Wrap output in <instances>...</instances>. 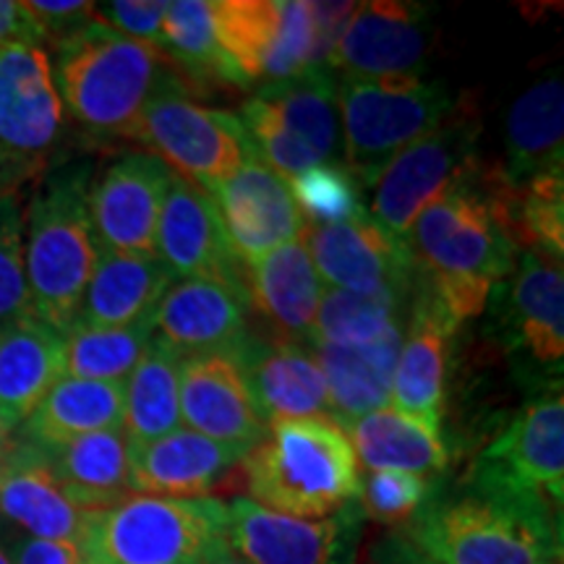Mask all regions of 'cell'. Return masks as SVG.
<instances>
[{"label":"cell","instance_id":"1","mask_svg":"<svg viewBox=\"0 0 564 564\" xmlns=\"http://www.w3.org/2000/svg\"><path fill=\"white\" fill-rule=\"evenodd\" d=\"M405 246L413 262V291L426 295L455 327L484 314L494 288L512 274L518 253L478 165L423 207Z\"/></svg>","mask_w":564,"mask_h":564},{"label":"cell","instance_id":"2","mask_svg":"<svg viewBox=\"0 0 564 564\" xmlns=\"http://www.w3.org/2000/svg\"><path fill=\"white\" fill-rule=\"evenodd\" d=\"M400 535L432 564H562V510L470 476L429 491Z\"/></svg>","mask_w":564,"mask_h":564},{"label":"cell","instance_id":"3","mask_svg":"<svg viewBox=\"0 0 564 564\" xmlns=\"http://www.w3.org/2000/svg\"><path fill=\"white\" fill-rule=\"evenodd\" d=\"M61 105L95 139H131L147 102L173 74L160 47L123 37L91 19L55 45L51 63Z\"/></svg>","mask_w":564,"mask_h":564},{"label":"cell","instance_id":"4","mask_svg":"<svg viewBox=\"0 0 564 564\" xmlns=\"http://www.w3.org/2000/svg\"><path fill=\"white\" fill-rule=\"evenodd\" d=\"M241 470L251 502L295 518H327L361 494L358 457L329 415L270 423Z\"/></svg>","mask_w":564,"mask_h":564},{"label":"cell","instance_id":"5","mask_svg":"<svg viewBox=\"0 0 564 564\" xmlns=\"http://www.w3.org/2000/svg\"><path fill=\"white\" fill-rule=\"evenodd\" d=\"M91 167L66 165L42 181L24 220V267L32 312L66 335L100 259L89 215Z\"/></svg>","mask_w":564,"mask_h":564},{"label":"cell","instance_id":"6","mask_svg":"<svg viewBox=\"0 0 564 564\" xmlns=\"http://www.w3.org/2000/svg\"><path fill=\"white\" fill-rule=\"evenodd\" d=\"M337 100L343 167L364 188L377 183L394 154L440 129L457 108L447 84L423 79H343Z\"/></svg>","mask_w":564,"mask_h":564},{"label":"cell","instance_id":"7","mask_svg":"<svg viewBox=\"0 0 564 564\" xmlns=\"http://www.w3.org/2000/svg\"><path fill=\"white\" fill-rule=\"evenodd\" d=\"M220 499L131 494L91 512L79 546L84 564H196L220 535Z\"/></svg>","mask_w":564,"mask_h":564},{"label":"cell","instance_id":"8","mask_svg":"<svg viewBox=\"0 0 564 564\" xmlns=\"http://www.w3.org/2000/svg\"><path fill=\"white\" fill-rule=\"evenodd\" d=\"M133 141L204 192L230 178L253 154L241 118L196 102L178 70L147 102Z\"/></svg>","mask_w":564,"mask_h":564},{"label":"cell","instance_id":"9","mask_svg":"<svg viewBox=\"0 0 564 564\" xmlns=\"http://www.w3.org/2000/svg\"><path fill=\"white\" fill-rule=\"evenodd\" d=\"M63 131V105L42 47H0V196L47 167Z\"/></svg>","mask_w":564,"mask_h":564},{"label":"cell","instance_id":"10","mask_svg":"<svg viewBox=\"0 0 564 564\" xmlns=\"http://www.w3.org/2000/svg\"><path fill=\"white\" fill-rule=\"evenodd\" d=\"M478 133H481L478 112L468 105H457L440 129L394 154L371 186V220L392 238L405 241L423 207H429L436 196L478 165Z\"/></svg>","mask_w":564,"mask_h":564},{"label":"cell","instance_id":"11","mask_svg":"<svg viewBox=\"0 0 564 564\" xmlns=\"http://www.w3.org/2000/svg\"><path fill=\"white\" fill-rule=\"evenodd\" d=\"M217 45L241 87L314 68V19L301 0H212Z\"/></svg>","mask_w":564,"mask_h":564},{"label":"cell","instance_id":"12","mask_svg":"<svg viewBox=\"0 0 564 564\" xmlns=\"http://www.w3.org/2000/svg\"><path fill=\"white\" fill-rule=\"evenodd\" d=\"M364 518L358 499L327 518H295L238 497L225 505L220 539L246 564H356Z\"/></svg>","mask_w":564,"mask_h":564},{"label":"cell","instance_id":"13","mask_svg":"<svg viewBox=\"0 0 564 564\" xmlns=\"http://www.w3.org/2000/svg\"><path fill=\"white\" fill-rule=\"evenodd\" d=\"M432 11L419 3H358L327 68L343 79H421L432 51Z\"/></svg>","mask_w":564,"mask_h":564},{"label":"cell","instance_id":"14","mask_svg":"<svg viewBox=\"0 0 564 564\" xmlns=\"http://www.w3.org/2000/svg\"><path fill=\"white\" fill-rule=\"evenodd\" d=\"M470 478L520 494H539L562 510L564 400L560 387L518 413L512 426L478 455Z\"/></svg>","mask_w":564,"mask_h":564},{"label":"cell","instance_id":"15","mask_svg":"<svg viewBox=\"0 0 564 564\" xmlns=\"http://www.w3.org/2000/svg\"><path fill=\"white\" fill-rule=\"evenodd\" d=\"M246 285L225 278H188L162 295L154 312V340L175 356L230 352L249 337Z\"/></svg>","mask_w":564,"mask_h":564},{"label":"cell","instance_id":"16","mask_svg":"<svg viewBox=\"0 0 564 564\" xmlns=\"http://www.w3.org/2000/svg\"><path fill=\"white\" fill-rule=\"evenodd\" d=\"M171 167L150 152L118 158L89 186L91 228L100 251L154 253Z\"/></svg>","mask_w":564,"mask_h":564},{"label":"cell","instance_id":"17","mask_svg":"<svg viewBox=\"0 0 564 564\" xmlns=\"http://www.w3.org/2000/svg\"><path fill=\"white\" fill-rule=\"evenodd\" d=\"M303 243L316 274L329 288L350 293L413 291V262L405 241L379 228L369 212L335 225H308Z\"/></svg>","mask_w":564,"mask_h":564},{"label":"cell","instance_id":"18","mask_svg":"<svg viewBox=\"0 0 564 564\" xmlns=\"http://www.w3.org/2000/svg\"><path fill=\"white\" fill-rule=\"evenodd\" d=\"M220 212L228 241L243 267L295 241L306 230L285 178L267 167L257 154L246 158L230 178L207 192Z\"/></svg>","mask_w":564,"mask_h":564},{"label":"cell","instance_id":"19","mask_svg":"<svg viewBox=\"0 0 564 564\" xmlns=\"http://www.w3.org/2000/svg\"><path fill=\"white\" fill-rule=\"evenodd\" d=\"M181 423L236 455L251 453L267 434L243 371L230 352H209L181 361Z\"/></svg>","mask_w":564,"mask_h":564},{"label":"cell","instance_id":"20","mask_svg":"<svg viewBox=\"0 0 564 564\" xmlns=\"http://www.w3.org/2000/svg\"><path fill=\"white\" fill-rule=\"evenodd\" d=\"M154 253L173 278H225L238 282L246 278V267L232 251L215 199L175 173L162 199Z\"/></svg>","mask_w":564,"mask_h":564},{"label":"cell","instance_id":"21","mask_svg":"<svg viewBox=\"0 0 564 564\" xmlns=\"http://www.w3.org/2000/svg\"><path fill=\"white\" fill-rule=\"evenodd\" d=\"M230 356L243 371L267 426L288 419H314L329 411L327 382L314 348L274 337L267 343L249 335Z\"/></svg>","mask_w":564,"mask_h":564},{"label":"cell","instance_id":"22","mask_svg":"<svg viewBox=\"0 0 564 564\" xmlns=\"http://www.w3.org/2000/svg\"><path fill=\"white\" fill-rule=\"evenodd\" d=\"M241 455L192 429H175L150 444L129 447L133 494L167 499H207Z\"/></svg>","mask_w":564,"mask_h":564},{"label":"cell","instance_id":"23","mask_svg":"<svg viewBox=\"0 0 564 564\" xmlns=\"http://www.w3.org/2000/svg\"><path fill=\"white\" fill-rule=\"evenodd\" d=\"M0 514L32 539L79 544L91 512L70 502L45 455L19 440L0 457Z\"/></svg>","mask_w":564,"mask_h":564},{"label":"cell","instance_id":"24","mask_svg":"<svg viewBox=\"0 0 564 564\" xmlns=\"http://www.w3.org/2000/svg\"><path fill=\"white\" fill-rule=\"evenodd\" d=\"M455 329L426 295L411 291L405 337L392 373V411L442 426L447 350Z\"/></svg>","mask_w":564,"mask_h":564},{"label":"cell","instance_id":"25","mask_svg":"<svg viewBox=\"0 0 564 564\" xmlns=\"http://www.w3.org/2000/svg\"><path fill=\"white\" fill-rule=\"evenodd\" d=\"M243 282L249 306L262 314L274 340L299 343L312 337L324 285L303 236L246 267Z\"/></svg>","mask_w":564,"mask_h":564},{"label":"cell","instance_id":"26","mask_svg":"<svg viewBox=\"0 0 564 564\" xmlns=\"http://www.w3.org/2000/svg\"><path fill=\"white\" fill-rule=\"evenodd\" d=\"M173 280L158 253L100 251L74 327L121 329L150 319Z\"/></svg>","mask_w":564,"mask_h":564},{"label":"cell","instance_id":"27","mask_svg":"<svg viewBox=\"0 0 564 564\" xmlns=\"http://www.w3.org/2000/svg\"><path fill=\"white\" fill-rule=\"evenodd\" d=\"M505 324L512 348H523L539 366L560 371L564 356V274L562 262L528 249L507 293Z\"/></svg>","mask_w":564,"mask_h":564},{"label":"cell","instance_id":"28","mask_svg":"<svg viewBox=\"0 0 564 564\" xmlns=\"http://www.w3.org/2000/svg\"><path fill=\"white\" fill-rule=\"evenodd\" d=\"M66 377L63 335L37 316L0 329V419L11 432Z\"/></svg>","mask_w":564,"mask_h":564},{"label":"cell","instance_id":"29","mask_svg":"<svg viewBox=\"0 0 564 564\" xmlns=\"http://www.w3.org/2000/svg\"><path fill=\"white\" fill-rule=\"evenodd\" d=\"M403 337L405 324H400L382 340L358 348L314 345V356L327 382L329 419L348 429L352 421L387 408Z\"/></svg>","mask_w":564,"mask_h":564},{"label":"cell","instance_id":"30","mask_svg":"<svg viewBox=\"0 0 564 564\" xmlns=\"http://www.w3.org/2000/svg\"><path fill=\"white\" fill-rule=\"evenodd\" d=\"M564 167V87L552 74L528 87L512 102L505 126V162L499 165L510 186Z\"/></svg>","mask_w":564,"mask_h":564},{"label":"cell","instance_id":"31","mask_svg":"<svg viewBox=\"0 0 564 564\" xmlns=\"http://www.w3.org/2000/svg\"><path fill=\"white\" fill-rule=\"evenodd\" d=\"M40 453L45 455L61 489L84 512L108 510L133 494L129 481V440L123 426L84 434L79 440Z\"/></svg>","mask_w":564,"mask_h":564},{"label":"cell","instance_id":"32","mask_svg":"<svg viewBox=\"0 0 564 564\" xmlns=\"http://www.w3.org/2000/svg\"><path fill=\"white\" fill-rule=\"evenodd\" d=\"M352 453L369 470H400L413 476H440L449 463L442 426L411 419L392 408L373 411L345 429Z\"/></svg>","mask_w":564,"mask_h":564},{"label":"cell","instance_id":"33","mask_svg":"<svg viewBox=\"0 0 564 564\" xmlns=\"http://www.w3.org/2000/svg\"><path fill=\"white\" fill-rule=\"evenodd\" d=\"M123 426V382L63 377L21 423V442L47 449Z\"/></svg>","mask_w":564,"mask_h":564},{"label":"cell","instance_id":"34","mask_svg":"<svg viewBox=\"0 0 564 564\" xmlns=\"http://www.w3.org/2000/svg\"><path fill=\"white\" fill-rule=\"evenodd\" d=\"M257 97L324 165H343L337 82L329 68H308L288 82L259 87Z\"/></svg>","mask_w":564,"mask_h":564},{"label":"cell","instance_id":"35","mask_svg":"<svg viewBox=\"0 0 564 564\" xmlns=\"http://www.w3.org/2000/svg\"><path fill=\"white\" fill-rule=\"evenodd\" d=\"M181 358L160 340L150 343L123 382V434L129 447L150 444L181 429Z\"/></svg>","mask_w":564,"mask_h":564},{"label":"cell","instance_id":"36","mask_svg":"<svg viewBox=\"0 0 564 564\" xmlns=\"http://www.w3.org/2000/svg\"><path fill=\"white\" fill-rule=\"evenodd\" d=\"M160 51L178 70L188 91L207 89L212 84L241 87L225 61L215 37L212 0H175L165 6Z\"/></svg>","mask_w":564,"mask_h":564},{"label":"cell","instance_id":"37","mask_svg":"<svg viewBox=\"0 0 564 564\" xmlns=\"http://www.w3.org/2000/svg\"><path fill=\"white\" fill-rule=\"evenodd\" d=\"M408 303L411 293L405 291L350 293L329 288L322 293L316 308L312 340L314 345H340V348L371 345L405 324Z\"/></svg>","mask_w":564,"mask_h":564},{"label":"cell","instance_id":"38","mask_svg":"<svg viewBox=\"0 0 564 564\" xmlns=\"http://www.w3.org/2000/svg\"><path fill=\"white\" fill-rule=\"evenodd\" d=\"M154 316L121 329L70 327L63 335V366L66 377L91 382H126L150 348Z\"/></svg>","mask_w":564,"mask_h":564},{"label":"cell","instance_id":"39","mask_svg":"<svg viewBox=\"0 0 564 564\" xmlns=\"http://www.w3.org/2000/svg\"><path fill=\"white\" fill-rule=\"evenodd\" d=\"M291 194L303 223L335 225L366 215L361 192L352 175L343 165H316L291 183Z\"/></svg>","mask_w":564,"mask_h":564},{"label":"cell","instance_id":"40","mask_svg":"<svg viewBox=\"0 0 564 564\" xmlns=\"http://www.w3.org/2000/svg\"><path fill=\"white\" fill-rule=\"evenodd\" d=\"M241 123L246 133H249L253 154L288 183L299 178V175L306 171H312L316 165H324L303 141L295 139L293 133L282 126V121L274 116L270 105L259 100V97L246 100Z\"/></svg>","mask_w":564,"mask_h":564},{"label":"cell","instance_id":"41","mask_svg":"<svg viewBox=\"0 0 564 564\" xmlns=\"http://www.w3.org/2000/svg\"><path fill=\"white\" fill-rule=\"evenodd\" d=\"M34 316L24 267V212L19 196H0V329Z\"/></svg>","mask_w":564,"mask_h":564},{"label":"cell","instance_id":"42","mask_svg":"<svg viewBox=\"0 0 564 564\" xmlns=\"http://www.w3.org/2000/svg\"><path fill=\"white\" fill-rule=\"evenodd\" d=\"M429 478L400 470H369L361 481L358 505L366 518L384 525H405L429 497Z\"/></svg>","mask_w":564,"mask_h":564},{"label":"cell","instance_id":"43","mask_svg":"<svg viewBox=\"0 0 564 564\" xmlns=\"http://www.w3.org/2000/svg\"><path fill=\"white\" fill-rule=\"evenodd\" d=\"M165 6L167 3L162 0H116V3L95 6V19H100L110 30L121 32L123 37L160 47Z\"/></svg>","mask_w":564,"mask_h":564},{"label":"cell","instance_id":"44","mask_svg":"<svg viewBox=\"0 0 564 564\" xmlns=\"http://www.w3.org/2000/svg\"><path fill=\"white\" fill-rule=\"evenodd\" d=\"M26 9L37 21L42 37L45 42L58 45L82 26H87L95 19V3H84V0H68V3H51V0H32Z\"/></svg>","mask_w":564,"mask_h":564},{"label":"cell","instance_id":"45","mask_svg":"<svg viewBox=\"0 0 564 564\" xmlns=\"http://www.w3.org/2000/svg\"><path fill=\"white\" fill-rule=\"evenodd\" d=\"M308 9H312L316 37L314 68H327L329 55H333L337 40H340L356 3H308Z\"/></svg>","mask_w":564,"mask_h":564},{"label":"cell","instance_id":"46","mask_svg":"<svg viewBox=\"0 0 564 564\" xmlns=\"http://www.w3.org/2000/svg\"><path fill=\"white\" fill-rule=\"evenodd\" d=\"M6 45H45V37L26 3L0 0V47Z\"/></svg>","mask_w":564,"mask_h":564},{"label":"cell","instance_id":"47","mask_svg":"<svg viewBox=\"0 0 564 564\" xmlns=\"http://www.w3.org/2000/svg\"><path fill=\"white\" fill-rule=\"evenodd\" d=\"M13 564H84L82 552L76 544L45 539H19L11 554Z\"/></svg>","mask_w":564,"mask_h":564},{"label":"cell","instance_id":"48","mask_svg":"<svg viewBox=\"0 0 564 564\" xmlns=\"http://www.w3.org/2000/svg\"><path fill=\"white\" fill-rule=\"evenodd\" d=\"M373 564H432L408 544L403 535H394L382 552L373 554Z\"/></svg>","mask_w":564,"mask_h":564},{"label":"cell","instance_id":"49","mask_svg":"<svg viewBox=\"0 0 564 564\" xmlns=\"http://www.w3.org/2000/svg\"><path fill=\"white\" fill-rule=\"evenodd\" d=\"M199 564H246L241 556H236L230 552L228 546H225V541L217 535L215 541H209L207 546H204V552L199 556Z\"/></svg>","mask_w":564,"mask_h":564},{"label":"cell","instance_id":"50","mask_svg":"<svg viewBox=\"0 0 564 564\" xmlns=\"http://www.w3.org/2000/svg\"><path fill=\"white\" fill-rule=\"evenodd\" d=\"M11 429L6 426L3 423V419H0V457H3L6 453H9V447L13 444V440H11Z\"/></svg>","mask_w":564,"mask_h":564},{"label":"cell","instance_id":"51","mask_svg":"<svg viewBox=\"0 0 564 564\" xmlns=\"http://www.w3.org/2000/svg\"><path fill=\"white\" fill-rule=\"evenodd\" d=\"M0 564H13V562H11V554L6 552L3 546H0Z\"/></svg>","mask_w":564,"mask_h":564},{"label":"cell","instance_id":"52","mask_svg":"<svg viewBox=\"0 0 564 564\" xmlns=\"http://www.w3.org/2000/svg\"><path fill=\"white\" fill-rule=\"evenodd\" d=\"M196 564H199V562H196Z\"/></svg>","mask_w":564,"mask_h":564}]
</instances>
